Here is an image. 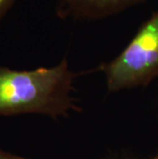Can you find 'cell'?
<instances>
[{
	"label": "cell",
	"instance_id": "cell-1",
	"mask_svg": "<svg viewBox=\"0 0 158 159\" xmlns=\"http://www.w3.org/2000/svg\"><path fill=\"white\" fill-rule=\"evenodd\" d=\"M75 77L66 57L49 68L18 71L0 66V115L67 116L77 109L71 96Z\"/></svg>",
	"mask_w": 158,
	"mask_h": 159
},
{
	"label": "cell",
	"instance_id": "cell-2",
	"mask_svg": "<svg viewBox=\"0 0 158 159\" xmlns=\"http://www.w3.org/2000/svg\"><path fill=\"white\" fill-rule=\"evenodd\" d=\"M100 69L109 91L146 86L158 77V9L144 22L123 50Z\"/></svg>",
	"mask_w": 158,
	"mask_h": 159
},
{
	"label": "cell",
	"instance_id": "cell-3",
	"mask_svg": "<svg viewBox=\"0 0 158 159\" xmlns=\"http://www.w3.org/2000/svg\"><path fill=\"white\" fill-rule=\"evenodd\" d=\"M146 0H56V15L63 20L92 22L110 18Z\"/></svg>",
	"mask_w": 158,
	"mask_h": 159
},
{
	"label": "cell",
	"instance_id": "cell-4",
	"mask_svg": "<svg viewBox=\"0 0 158 159\" xmlns=\"http://www.w3.org/2000/svg\"><path fill=\"white\" fill-rule=\"evenodd\" d=\"M16 0H0V26L1 23L6 16V13L9 11V9L11 8Z\"/></svg>",
	"mask_w": 158,
	"mask_h": 159
},
{
	"label": "cell",
	"instance_id": "cell-5",
	"mask_svg": "<svg viewBox=\"0 0 158 159\" xmlns=\"http://www.w3.org/2000/svg\"><path fill=\"white\" fill-rule=\"evenodd\" d=\"M0 159H29V158L19 156V155L9 153L7 151H4V150H2V149H0Z\"/></svg>",
	"mask_w": 158,
	"mask_h": 159
},
{
	"label": "cell",
	"instance_id": "cell-6",
	"mask_svg": "<svg viewBox=\"0 0 158 159\" xmlns=\"http://www.w3.org/2000/svg\"><path fill=\"white\" fill-rule=\"evenodd\" d=\"M152 159H158V154L156 155V156L155 157H154V158H152Z\"/></svg>",
	"mask_w": 158,
	"mask_h": 159
}]
</instances>
